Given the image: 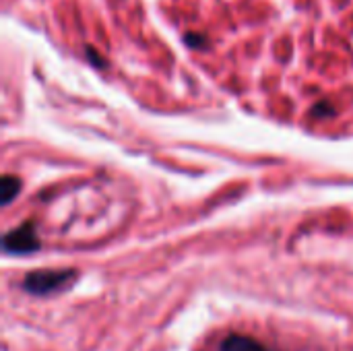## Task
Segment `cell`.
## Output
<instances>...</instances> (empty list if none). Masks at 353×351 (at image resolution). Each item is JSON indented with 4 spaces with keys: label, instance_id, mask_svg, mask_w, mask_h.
I'll list each match as a JSON object with an SVG mask.
<instances>
[{
    "label": "cell",
    "instance_id": "cell-1",
    "mask_svg": "<svg viewBox=\"0 0 353 351\" xmlns=\"http://www.w3.org/2000/svg\"><path fill=\"white\" fill-rule=\"evenodd\" d=\"M77 281V271L72 269H39L27 273L23 279V290L33 296H54L66 292Z\"/></svg>",
    "mask_w": 353,
    "mask_h": 351
},
{
    "label": "cell",
    "instance_id": "cell-2",
    "mask_svg": "<svg viewBox=\"0 0 353 351\" xmlns=\"http://www.w3.org/2000/svg\"><path fill=\"white\" fill-rule=\"evenodd\" d=\"M39 246H41V242L37 238V230H35L33 221H27V223L10 230L2 238V250L6 254H19V257L33 254L39 250Z\"/></svg>",
    "mask_w": 353,
    "mask_h": 351
},
{
    "label": "cell",
    "instance_id": "cell-3",
    "mask_svg": "<svg viewBox=\"0 0 353 351\" xmlns=\"http://www.w3.org/2000/svg\"><path fill=\"white\" fill-rule=\"evenodd\" d=\"M219 351H269L263 343L246 335H230L223 339Z\"/></svg>",
    "mask_w": 353,
    "mask_h": 351
},
{
    "label": "cell",
    "instance_id": "cell-4",
    "mask_svg": "<svg viewBox=\"0 0 353 351\" xmlns=\"http://www.w3.org/2000/svg\"><path fill=\"white\" fill-rule=\"evenodd\" d=\"M19 190H21V180L17 178V176H2V180H0V201H2V205H10L12 203V199L19 194Z\"/></svg>",
    "mask_w": 353,
    "mask_h": 351
},
{
    "label": "cell",
    "instance_id": "cell-5",
    "mask_svg": "<svg viewBox=\"0 0 353 351\" xmlns=\"http://www.w3.org/2000/svg\"><path fill=\"white\" fill-rule=\"evenodd\" d=\"M186 43L192 48H207V39L201 33H188L186 35Z\"/></svg>",
    "mask_w": 353,
    "mask_h": 351
}]
</instances>
